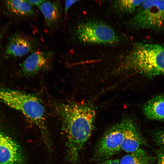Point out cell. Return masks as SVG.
<instances>
[{
	"instance_id": "cell-2",
	"label": "cell",
	"mask_w": 164,
	"mask_h": 164,
	"mask_svg": "<svg viewBox=\"0 0 164 164\" xmlns=\"http://www.w3.org/2000/svg\"><path fill=\"white\" fill-rule=\"evenodd\" d=\"M123 66L149 77L164 74V46L137 43L127 56Z\"/></svg>"
},
{
	"instance_id": "cell-15",
	"label": "cell",
	"mask_w": 164,
	"mask_h": 164,
	"mask_svg": "<svg viewBox=\"0 0 164 164\" xmlns=\"http://www.w3.org/2000/svg\"><path fill=\"white\" fill-rule=\"evenodd\" d=\"M120 164H147L137 156L133 153L126 155L119 160Z\"/></svg>"
},
{
	"instance_id": "cell-5",
	"label": "cell",
	"mask_w": 164,
	"mask_h": 164,
	"mask_svg": "<svg viewBox=\"0 0 164 164\" xmlns=\"http://www.w3.org/2000/svg\"><path fill=\"white\" fill-rule=\"evenodd\" d=\"M75 34L81 43L95 44H112L118 40L113 29L103 22L90 20L78 25Z\"/></svg>"
},
{
	"instance_id": "cell-4",
	"label": "cell",
	"mask_w": 164,
	"mask_h": 164,
	"mask_svg": "<svg viewBox=\"0 0 164 164\" xmlns=\"http://www.w3.org/2000/svg\"><path fill=\"white\" fill-rule=\"evenodd\" d=\"M128 22L135 30L164 29V0H143Z\"/></svg>"
},
{
	"instance_id": "cell-19",
	"label": "cell",
	"mask_w": 164,
	"mask_h": 164,
	"mask_svg": "<svg viewBox=\"0 0 164 164\" xmlns=\"http://www.w3.org/2000/svg\"><path fill=\"white\" fill-rule=\"evenodd\" d=\"M98 164H120L119 160L118 159H110Z\"/></svg>"
},
{
	"instance_id": "cell-11",
	"label": "cell",
	"mask_w": 164,
	"mask_h": 164,
	"mask_svg": "<svg viewBox=\"0 0 164 164\" xmlns=\"http://www.w3.org/2000/svg\"><path fill=\"white\" fill-rule=\"evenodd\" d=\"M38 7L43 15L47 27L52 28L58 24L62 12L59 1L43 0Z\"/></svg>"
},
{
	"instance_id": "cell-21",
	"label": "cell",
	"mask_w": 164,
	"mask_h": 164,
	"mask_svg": "<svg viewBox=\"0 0 164 164\" xmlns=\"http://www.w3.org/2000/svg\"><path fill=\"white\" fill-rule=\"evenodd\" d=\"M1 36H0V41H1Z\"/></svg>"
},
{
	"instance_id": "cell-6",
	"label": "cell",
	"mask_w": 164,
	"mask_h": 164,
	"mask_svg": "<svg viewBox=\"0 0 164 164\" xmlns=\"http://www.w3.org/2000/svg\"><path fill=\"white\" fill-rule=\"evenodd\" d=\"M121 121L108 129L100 140L96 150V155L106 159L118 153L121 149L123 139Z\"/></svg>"
},
{
	"instance_id": "cell-10",
	"label": "cell",
	"mask_w": 164,
	"mask_h": 164,
	"mask_svg": "<svg viewBox=\"0 0 164 164\" xmlns=\"http://www.w3.org/2000/svg\"><path fill=\"white\" fill-rule=\"evenodd\" d=\"M37 41L26 35L16 34L10 39L5 50L7 56L19 57L37 50Z\"/></svg>"
},
{
	"instance_id": "cell-18",
	"label": "cell",
	"mask_w": 164,
	"mask_h": 164,
	"mask_svg": "<svg viewBox=\"0 0 164 164\" xmlns=\"http://www.w3.org/2000/svg\"><path fill=\"white\" fill-rule=\"evenodd\" d=\"M78 1V0H66L65 1L64 12L65 15H67L70 7Z\"/></svg>"
},
{
	"instance_id": "cell-7",
	"label": "cell",
	"mask_w": 164,
	"mask_h": 164,
	"mask_svg": "<svg viewBox=\"0 0 164 164\" xmlns=\"http://www.w3.org/2000/svg\"><path fill=\"white\" fill-rule=\"evenodd\" d=\"M53 56V52L51 51L37 50L31 53L22 64L21 73L25 76H30L48 69Z\"/></svg>"
},
{
	"instance_id": "cell-9",
	"label": "cell",
	"mask_w": 164,
	"mask_h": 164,
	"mask_svg": "<svg viewBox=\"0 0 164 164\" xmlns=\"http://www.w3.org/2000/svg\"><path fill=\"white\" fill-rule=\"evenodd\" d=\"M123 126V139L121 149L125 152L135 153L145 152L140 148L144 143L137 126L133 121L129 118L121 121Z\"/></svg>"
},
{
	"instance_id": "cell-13",
	"label": "cell",
	"mask_w": 164,
	"mask_h": 164,
	"mask_svg": "<svg viewBox=\"0 0 164 164\" xmlns=\"http://www.w3.org/2000/svg\"><path fill=\"white\" fill-rule=\"evenodd\" d=\"M5 5L9 10L17 15L30 17L35 14L32 6L27 0H9L6 1Z\"/></svg>"
},
{
	"instance_id": "cell-16",
	"label": "cell",
	"mask_w": 164,
	"mask_h": 164,
	"mask_svg": "<svg viewBox=\"0 0 164 164\" xmlns=\"http://www.w3.org/2000/svg\"><path fill=\"white\" fill-rule=\"evenodd\" d=\"M154 138L157 144L164 148V130L157 132L155 134Z\"/></svg>"
},
{
	"instance_id": "cell-8",
	"label": "cell",
	"mask_w": 164,
	"mask_h": 164,
	"mask_svg": "<svg viewBox=\"0 0 164 164\" xmlns=\"http://www.w3.org/2000/svg\"><path fill=\"white\" fill-rule=\"evenodd\" d=\"M24 160L20 145L0 129V164H22Z\"/></svg>"
},
{
	"instance_id": "cell-17",
	"label": "cell",
	"mask_w": 164,
	"mask_h": 164,
	"mask_svg": "<svg viewBox=\"0 0 164 164\" xmlns=\"http://www.w3.org/2000/svg\"><path fill=\"white\" fill-rule=\"evenodd\" d=\"M158 164H164V148H162L157 152Z\"/></svg>"
},
{
	"instance_id": "cell-3",
	"label": "cell",
	"mask_w": 164,
	"mask_h": 164,
	"mask_svg": "<svg viewBox=\"0 0 164 164\" xmlns=\"http://www.w3.org/2000/svg\"><path fill=\"white\" fill-rule=\"evenodd\" d=\"M3 102L9 107L21 112L33 122L39 129L45 140H48L45 110L37 97L31 94L9 88L4 95Z\"/></svg>"
},
{
	"instance_id": "cell-14",
	"label": "cell",
	"mask_w": 164,
	"mask_h": 164,
	"mask_svg": "<svg viewBox=\"0 0 164 164\" xmlns=\"http://www.w3.org/2000/svg\"><path fill=\"white\" fill-rule=\"evenodd\" d=\"M143 0H118L115 1L116 7L123 13H131L136 11Z\"/></svg>"
},
{
	"instance_id": "cell-20",
	"label": "cell",
	"mask_w": 164,
	"mask_h": 164,
	"mask_svg": "<svg viewBox=\"0 0 164 164\" xmlns=\"http://www.w3.org/2000/svg\"><path fill=\"white\" fill-rule=\"evenodd\" d=\"M43 0H27L28 2L32 6H38L43 2Z\"/></svg>"
},
{
	"instance_id": "cell-12",
	"label": "cell",
	"mask_w": 164,
	"mask_h": 164,
	"mask_svg": "<svg viewBox=\"0 0 164 164\" xmlns=\"http://www.w3.org/2000/svg\"><path fill=\"white\" fill-rule=\"evenodd\" d=\"M143 111L150 119L164 121V94L156 96L146 102Z\"/></svg>"
},
{
	"instance_id": "cell-1",
	"label": "cell",
	"mask_w": 164,
	"mask_h": 164,
	"mask_svg": "<svg viewBox=\"0 0 164 164\" xmlns=\"http://www.w3.org/2000/svg\"><path fill=\"white\" fill-rule=\"evenodd\" d=\"M57 110L67 138L68 158L76 162L93 131L94 110L89 103L77 102L62 104L57 106Z\"/></svg>"
}]
</instances>
